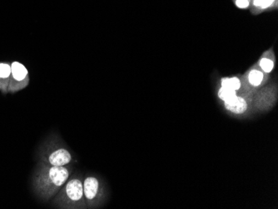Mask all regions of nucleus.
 Wrapping results in <instances>:
<instances>
[{
	"label": "nucleus",
	"mask_w": 278,
	"mask_h": 209,
	"mask_svg": "<svg viewBox=\"0 0 278 209\" xmlns=\"http://www.w3.org/2000/svg\"><path fill=\"white\" fill-rule=\"evenodd\" d=\"M234 4L240 9H249L251 0H232Z\"/></svg>",
	"instance_id": "ddd939ff"
},
{
	"label": "nucleus",
	"mask_w": 278,
	"mask_h": 209,
	"mask_svg": "<svg viewBox=\"0 0 278 209\" xmlns=\"http://www.w3.org/2000/svg\"><path fill=\"white\" fill-rule=\"evenodd\" d=\"M278 0H251L250 10L254 15L278 9Z\"/></svg>",
	"instance_id": "39448f33"
},
{
	"label": "nucleus",
	"mask_w": 278,
	"mask_h": 209,
	"mask_svg": "<svg viewBox=\"0 0 278 209\" xmlns=\"http://www.w3.org/2000/svg\"><path fill=\"white\" fill-rule=\"evenodd\" d=\"M72 160L71 154L64 148H59L50 154L47 163L51 166L62 167L69 164Z\"/></svg>",
	"instance_id": "423d86ee"
},
{
	"label": "nucleus",
	"mask_w": 278,
	"mask_h": 209,
	"mask_svg": "<svg viewBox=\"0 0 278 209\" xmlns=\"http://www.w3.org/2000/svg\"><path fill=\"white\" fill-rule=\"evenodd\" d=\"M221 87L237 91L241 87V81L237 77L223 78L221 80Z\"/></svg>",
	"instance_id": "9d476101"
},
{
	"label": "nucleus",
	"mask_w": 278,
	"mask_h": 209,
	"mask_svg": "<svg viewBox=\"0 0 278 209\" xmlns=\"http://www.w3.org/2000/svg\"><path fill=\"white\" fill-rule=\"evenodd\" d=\"M276 58L273 49L266 51L259 59L257 65L266 74H270L275 68Z\"/></svg>",
	"instance_id": "6e6552de"
},
{
	"label": "nucleus",
	"mask_w": 278,
	"mask_h": 209,
	"mask_svg": "<svg viewBox=\"0 0 278 209\" xmlns=\"http://www.w3.org/2000/svg\"><path fill=\"white\" fill-rule=\"evenodd\" d=\"M68 174V170L63 166L47 167L40 173V187L45 193H52L66 183Z\"/></svg>",
	"instance_id": "f257e3e1"
},
{
	"label": "nucleus",
	"mask_w": 278,
	"mask_h": 209,
	"mask_svg": "<svg viewBox=\"0 0 278 209\" xmlns=\"http://www.w3.org/2000/svg\"><path fill=\"white\" fill-rule=\"evenodd\" d=\"M84 184V195L88 200H93L97 196L99 188V183L97 178L93 177H87Z\"/></svg>",
	"instance_id": "1a4fd4ad"
},
{
	"label": "nucleus",
	"mask_w": 278,
	"mask_h": 209,
	"mask_svg": "<svg viewBox=\"0 0 278 209\" xmlns=\"http://www.w3.org/2000/svg\"><path fill=\"white\" fill-rule=\"evenodd\" d=\"M268 77H269L268 74L264 73L257 64H255L254 66L252 67V69H250L242 77V80H241V86L244 85L248 90H251L265 84L266 82L268 81Z\"/></svg>",
	"instance_id": "f03ea898"
},
{
	"label": "nucleus",
	"mask_w": 278,
	"mask_h": 209,
	"mask_svg": "<svg viewBox=\"0 0 278 209\" xmlns=\"http://www.w3.org/2000/svg\"><path fill=\"white\" fill-rule=\"evenodd\" d=\"M225 108L233 114H243L247 109V101L240 96H235L229 100L224 101Z\"/></svg>",
	"instance_id": "0eeeda50"
},
{
	"label": "nucleus",
	"mask_w": 278,
	"mask_h": 209,
	"mask_svg": "<svg viewBox=\"0 0 278 209\" xmlns=\"http://www.w3.org/2000/svg\"><path fill=\"white\" fill-rule=\"evenodd\" d=\"M11 65L8 64H0V88L7 87V80L11 75Z\"/></svg>",
	"instance_id": "9b49d317"
},
{
	"label": "nucleus",
	"mask_w": 278,
	"mask_h": 209,
	"mask_svg": "<svg viewBox=\"0 0 278 209\" xmlns=\"http://www.w3.org/2000/svg\"><path fill=\"white\" fill-rule=\"evenodd\" d=\"M11 75L14 83L10 84L11 90H19L26 86L29 83V73L26 68L19 62H13L11 64Z\"/></svg>",
	"instance_id": "7ed1b4c3"
},
{
	"label": "nucleus",
	"mask_w": 278,
	"mask_h": 209,
	"mask_svg": "<svg viewBox=\"0 0 278 209\" xmlns=\"http://www.w3.org/2000/svg\"><path fill=\"white\" fill-rule=\"evenodd\" d=\"M65 194L70 201H80L84 196V184L79 179H72L66 185Z\"/></svg>",
	"instance_id": "20e7f679"
},
{
	"label": "nucleus",
	"mask_w": 278,
	"mask_h": 209,
	"mask_svg": "<svg viewBox=\"0 0 278 209\" xmlns=\"http://www.w3.org/2000/svg\"><path fill=\"white\" fill-rule=\"evenodd\" d=\"M218 96L219 98L223 101L229 100L231 98L236 96V91L232 90L229 88H225V87H220L219 92H218Z\"/></svg>",
	"instance_id": "f8f14e48"
}]
</instances>
